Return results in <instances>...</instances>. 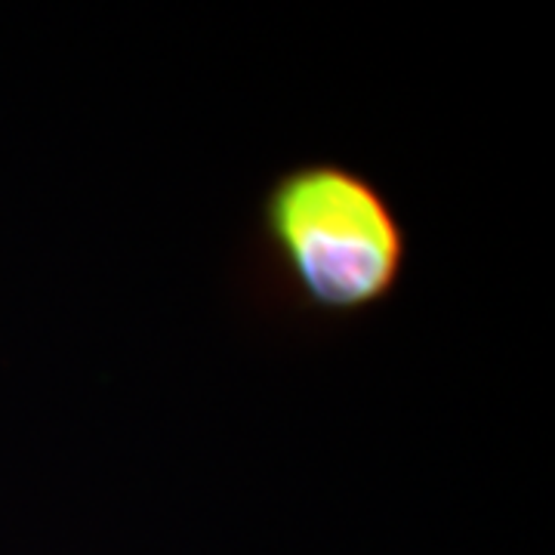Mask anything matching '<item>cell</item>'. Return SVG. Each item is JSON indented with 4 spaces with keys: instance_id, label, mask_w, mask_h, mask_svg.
I'll use <instances>...</instances> for the list:
<instances>
[{
    "instance_id": "cell-1",
    "label": "cell",
    "mask_w": 555,
    "mask_h": 555,
    "mask_svg": "<svg viewBox=\"0 0 555 555\" xmlns=\"http://www.w3.org/2000/svg\"><path fill=\"white\" fill-rule=\"evenodd\" d=\"M396 204L343 160H302L259 195L257 259L269 297L294 315L343 324L379 309L408 272Z\"/></svg>"
}]
</instances>
